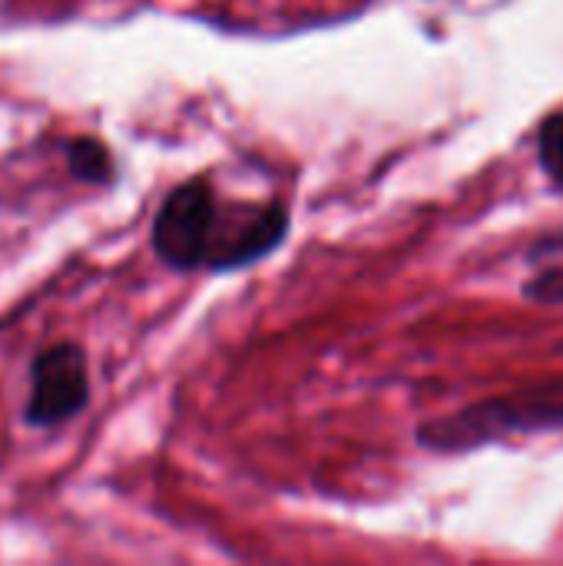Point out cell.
Listing matches in <instances>:
<instances>
[{
	"mask_svg": "<svg viewBox=\"0 0 563 566\" xmlns=\"http://www.w3.org/2000/svg\"><path fill=\"white\" fill-rule=\"evenodd\" d=\"M538 431H563V381L531 385L511 395L468 405L458 415L425 421L418 428V444L428 451L458 454L508 434H538Z\"/></svg>",
	"mask_w": 563,
	"mask_h": 566,
	"instance_id": "6da1fadb",
	"label": "cell"
},
{
	"mask_svg": "<svg viewBox=\"0 0 563 566\" xmlns=\"http://www.w3.org/2000/svg\"><path fill=\"white\" fill-rule=\"evenodd\" d=\"M219 229V206L206 179L179 182L153 219V252L173 272H196L209 265Z\"/></svg>",
	"mask_w": 563,
	"mask_h": 566,
	"instance_id": "7a4b0ae2",
	"label": "cell"
},
{
	"mask_svg": "<svg viewBox=\"0 0 563 566\" xmlns=\"http://www.w3.org/2000/svg\"><path fill=\"white\" fill-rule=\"evenodd\" d=\"M90 401L86 355L76 342L46 345L30 365V398L23 421L30 428L50 431L76 418Z\"/></svg>",
	"mask_w": 563,
	"mask_h": 566,
	"instance_id": "3957f363",
	"label": "cell"
},
{
	"mask_svg": "<svg viewBox=\"0 0 563 566\" xmlns=\"http://www.w3.org/2000/svg\"><path fill=\"white\" fill-rule=\"evenodd\" d=\"M289 232V209L282 202H269L262 209L242 212V219L222 222L219 212V229L209 255V272H232L242 265H252L256 259L269 255Z\"/></svg>",
	"mask_w": 563,
	"mask_h": 566,
	"instance_id": "277c9868",
	"label": "cell"
},
{
	"mask_svg": "<svg viewBox=\"0 0 563 566\" xmlns=\"http://www.w3.org/2000/svg\"><path fill=\"white\" fill-rule=\"evenodd\" d=\"M63 153H66V166L73 179L90 182V186H106L113 179V156L100 139L76 136L63 146Z\"/></svg>",
	"mask_w": 563,
	"mask_h": 566,
	"instance_id": "5b68a950",
	"label": "cell"
},
{
	"mask_svg": "<svg viewBox=\"0 0 563 566\" xmlns=\"http://www.w3.org/2000/svg\"><path fill=\"white\" fill-rule=\"evenodd\" d=\"M538 159L541 169L563 189V113H551L538 129Z\"/></svg>",
	"mask_w": 563,
	"mask_h": 566,
	"instance_id": "8992f818",
	"label": "cell"
},
{
	"mask_svg": "<svg viewBox=\"0 0 563 566\" xmlns=\"http://www.w3.org/2000/svg\"><path fill=\"white\" fill-rule=\"evenodd\" d=\"M524 295L534 302H544V305H563V262L548 265L541 275H534L524 285Z\"/></svg>",
	"mask_w": 563,
	"mask_h": 566,
	"instance_id": "52a82bcc",
	"label": "cell"
}]
</instances>
